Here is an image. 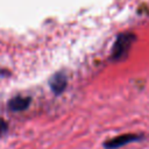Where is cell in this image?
Returning a JSON list of instances; mask_svg holds the SVG:
<instances>
[{"mask_svg": "<svg viewBox=\"0 0 149 149\" xmlns=\"http://www.w3.org/2000/svg\"><path fill=\"white\" fill-rule=\"evenodd\" d=\"M135 41V35L130 34V33H125L119 35L118 40L114 43V48H113V52L112 56L114 59L120 61L123 57H126L133 45Z\"/></svg>", "mask_w": 149, "mask_h": 149, "instance_id": "6da1fadb", "label": "cell"}, {"mask_svg": "<svg viewBox=\"0 0 149 149\" xmlns=\"http://www.w3.org/2000/svg\"><path fill=\"white\" fill-rule=\"evenodd\" d=\"M140 137L135 134H125V135H120V136H116L109 141H107L105 143V147L107 149H115V148H119V147H122L129 142H134V141H137Z\"/></svg>", "mask_w": 149, "mask_h": 149, "instance_id": "7a4b0ae2", "label": "cell"}, {"mask_svg": "<svg viewBox=\"0 0 149 149\" xmlns=\"http://www.w3.org/2000/svg\"><path fill=\"white\" fill-rule=\"evenodd\" d=\"M50 87L56 94L62 93L66 87V77H65V74L64 73L54 74V77L50 79Z\"/></svg>", "mask_w": 149, "mask_h": 149, "instance_id": "3957f363", "label": "cell"}, {"mask_svg": "<svg viewBox=\"0 0 149 149\" xmlns=\"http://www.w3.org/2000/svg\"><path fill=\"white\" fill-rule=\"evenodd\" d=\"M30 104V98L28 97H15L9 100L8 108L13 112H21L24 111Z\"/></svg>", "mask_w": 149, "mask_h": 149, "instance_id": "277c9868", "label": "cell"}, {"mask_svg": "<svg viewBox=\"0 0 149 149\" xmlns=\"http://www.w3.org/2000/svg\"><path fill=\"white\" fill-rule=\"evenodd\" d=\"M7 130H8V125H7V122H6L3 119L0 118V137L3 136V135L7 133Z\"/></svg>", "mask_w": 149, "mask_h": 149, "instance_id": "5b68a950", "label": "cell"}]
</instances>
